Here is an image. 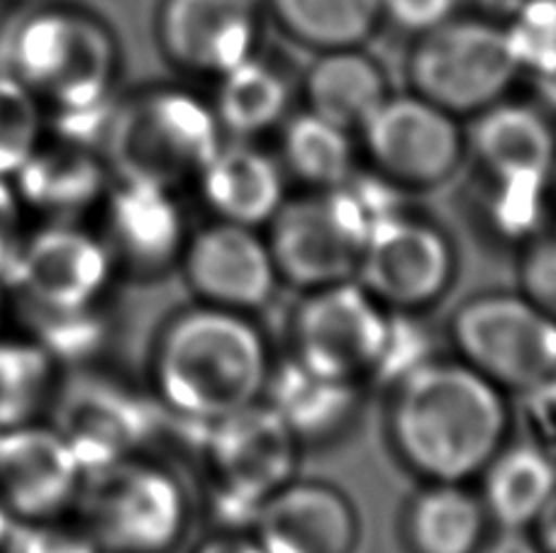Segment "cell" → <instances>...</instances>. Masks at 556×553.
Segmentation results:
<instances>
[{
	"label": "cell",
	"mask_w": 556,
	"mask_h": 553,
	"mask_svg": "<svg viewBox=\"0 0 556 553\" xmlns=\"http://www.w3.org/2000/svg\"><path fill=\"white\" fill-rule=\"evenodd\" d=\"M52 388V359L35 344L0 342V429L29 424Z\"/></svg>",
	"instance_id": "obj_31"
},
{
	"label": "cell",
	"mask_w": 556,
	"mask_h": 553,
	"mask_svg": "<svg viewBox=\"0 0 556 553\" xmlns=\"http://www.w3.org/2000/svg\"><path fill=\"white\" fill-rule=\"evenodd\" d=\"M0 318H3V293H0Z\"/></svg>",
	"instance_id": "obj_43"
},
{
	"label": "cell",
	"mask_w": 556,
	"mask_h": 553,
	"mask_svg": "<svg viewBox=\"0 0 556 553\" xmlns=\"http://www.w3.org/2000/svg\"><path fill=\"white\" fill-rule=\"evenodd\" d=\"M20 246H23V236H20L17 193L5 179H0V273L8 275L13 269Z\"/></svg>",
	"instance_id": "obj_37"
},
{
	"label": "cell",
	"mask_w": 556,
	"mask_h": 553,
	"mask_svg": "<svg viewBox=\"0 0 556 553\" xmlns=\"http://www.w3.org/2000/svg\"><path fill=\"white\" fill-rule=\"evenodd\" d=\"M530 535L540 544L542 553H556V490L547 505L542 507L538 519L532 522Z\"/></svg>",
	"instance_id": "obj_40"
},
{
	"label": "cell",
	"mask_w": 556,
	"mask_h": 553,
	"mask_svg": "<svg viewBox=\"0 0 556 553\" xmlns=\"http://www.w3.org/2000/svg\"><path fill=\"white\" fill-rule=\"evenodd\" d=\"M395 320L399 314L356 281L323 285L295 293L278 351L303 369L379 395L389 383Z\"/></svg>",
	"instance_id": "obj_8"
},
{
	"label": "cell",
	"mask_w": 556,
	"mask_h": 553,
	"mask_svg": "<svg viewBox=\"0 0 556 553\" xmlns=\"http://www.w3.org/2000/svg\"><path fill=\"white\" fill-rule=\"evenodd\" d=\"M462 210L479 240L515 252L554 217L552 185L505 183L462 171Z\"/></svg>",
	"instance_id": "obj_28"
},
{
	"label": "cell",
	"mask_w": 556,
	"mask_h": 553,
	"mask_svg": "<svg viewBox=\"0 0 556 553\" xmlns=\"http://www.w3.org/2000/svg\"><path fill=\"white\" fill-rule=\"evenodd\" d=\"M211 105L227 140L260 142L295 111L298 83L262 52L213 83Z\"/></svg>",
	"instance_id": "obj_26"
},
{
	"label": "cell",
	"mask_w": 556,
	"mask_h": 553,
	"mask_svg": "<svg viewBox=\"0 0 556 553\" xmlns=\"http://www.w3.org/2000/svg\"><path fill=\"white\" fill-rule=\"evenodd\" d=\"M491 529L473 483H417L395 522L403 553H476Z\"/></svg>",
	"instance_id": "obj_23"
},
{
	"label": "cell",
	"mask_w": 556,
	"mask_h": 553,
	"mask_svg": "<svg viewBox=\"0 0 556 553\" xmlns=\"http://www.w3.org/2000/svg\"><path fill=\"white\" fill-rule=\"evenodd\" d=\"M266 15L291 42L317 52L366 47L381 33V0H264Z\"/></svg>",
	"instance_id": "obj_29"
},
{
	"label": "cell",
	"mask_w": 556,
	"mask_h": 553,
	"mask_svg": "<svg viewBox=\"0 0 556 553\" xmlns=\"http://www.w3.org/2000/svg\"><path fill=\"white\" fill-rule=\"evenodd\" d=\"M362 169L405 197L456 183L466 166V123L413 91H393L356 132Z\"/></svg>",
	"instance_id": "obj_11"
},
{
	"label": "cell",
	"mask_w": 556,
	"mask_h": 553,
	"mask_svg": "<svg viewBox=\"0 0 556 553\" xmlns=\"http://www.w3.org/2000/svg\"><path fill=\"white\" fill-rule=\"evenodd\" d=\"M195 502L211 529H252L256 512L301 473L305 451L266 400L195 427Z\"/></svg>",
	"instance_id": "obj_5"
},
{
	"label": "cell",
	"mask_w": 556,
	"mask_h": 553,
	"mask_svg": "<svg viewBox=\"0 0 556 553\" xmlns=\"http://www.w3.org/2000/svg\"><path fill=\"white\" fill-rule=\"evenodd\" d=\"M213 220L264 230L291 195L276 152L260 142L225 140L193 183Z\"/></svg>",
	"instance_id": "obj_22"
},
{
	"label": "cell",
	"mask_w": 556,
	"mask_h": 553,
	"mask_svg": "<svg viewBox=\"0 0 556 553\" xmlns=\"http://www.w3.org/2000/svg\"><path fill=\"white\" fill-rule=\"evenodd\" d=\"M408 201L364 169L325 191H291L264 227L283 288L295 293L354 281L374 227Z\"/></svg>",
	"instance_id": "obj_3"
},
{
	"label": "cell",
	"mask_w": 556,
	"mask_h": 553,
	"mask_svg": "<svg viewBox=\"0 0 556 553\" xmlns=\"http://www.w3.org/2000/svg\"><path fill=\"white\" fill-rule=\"evenodd\" d=\"M503 25L520 81L556 91V0H520Z\"/></svg>",
	"instance_id": "obj_32"
},
{
	"label": "cell",
	"mask_w": 556,
	"mask_h": 553,
	"mask_svg": "<svg viewBox=\"0 0 556 553\" xmlns=\"http://www.w3.org/2000/svg\"><path fill=\"white\" fill-rule=\"evenodd\" d=\"M383 25L417 37L459 15V0H381Z\"/></svg>",
	"instance_id": "obj_36"
},
{
	"label": "cell",
	"mask_w": 556,
	"mask_h": 553,
	"mask_svg": "<svg viewBox=\"0 0 556 553\" xmlns=\"http://www.w3.org/2000/svg\"><path fill=\"white\" fill-rule=\"evenodd\" d=\"M518 427L515 400L440 349L381 390V432L415 483H473Z\"/></svg>",
	"instance_id": "obj_1"
},
{
	"label": "cell",
	"mask_w": 556,
	"mask_h": 553,
	"mask_svg": "<svg viewBox=\"0 0 556 553\" xmlns=\"http://www.w3.org/2000/svg\"><path fill=\"white\" fill-rule=\"evenodd\" d=\"M178 273L195 303L262 314L283 291L264 230L207 220L193 227Z\"/></svg>",
	"instance_id": "obj_14"
},
{
	"label": "cell",
	"mask_w": 556,
	"mask_h": 553,
	"mask_svg": "<svg viewBox=\"0 0 556 553\" xmlns=\"http://www.w3.org/2000/svg\"><path fill=\"white\" fill-rule=\"evenodd\" d=\"M473 488L495 529H530L556 490V461L515 432L485 463Z\"/></svg>",
	"instance_id": "obj_25"
},
{
	"label": "cell",
	"mask_w": 556,
	"mask_h": 553,
	"mask_svg": "<svg viewBox=\"0 0 556 553\" xmlns=\"http://www.w3.org/2000/svg\"><path fill=\"white\" fill-rule=\"evenodd\" d=\"M39 105L13 74L0 72V179L15 176L39 146Z\"/></svg>",
	"instance_id": "obj_33"
},
{
	"label": "cell",
	"mask_w": 556,
	"mask_h": 553,
	"mask_svg": "<svg viewBox=\"0 0 556 553\" xmlns=\"http://www.w3.org/2000/svg\"><path fill=\"white\" fill-rule=\"evenodd\" d=\"M191 553H266L252 529H211Z\"/></svg>",
	"instance_id": "obj_38"
},
{
	"label": "cell",
	"mask_w": 556,
	"mask_h": 553,
	"mask_svg": "<svg viewBox=\"0 0 556 553\" xmlns=\"http://www.w3.org/2000/svg\"><path fill=\"white\" fill-rule=\"evenodd\" d=\"M8 68L39 103L88 115L113 93L121 44L91 10L52 3L20 17L8 39Z\"/></svg>",
	"instance_id": "obj_6"
},
{
	"label": "cell",
	"mask_w": 556,
	"mask_h": 553,
	"mask_svg": "<svg viewBox=\"0 0 556 553\" xmlns=\"http://www.w3.org/2000/svg\"><path fill=\"white\" fill-rule=\"evenodd\" d=\"M115 269L108 246L72 227H49L23 242L8 271L37 312L74 318L91 308Z\"/></svg>",
	"instance_id": "obj_15"
},
{
	"label": "cell",
	"mask_w": 556,
	"mask_h": 553,
	"mask_svg": "<svg viewBox=\"0 0 556 553\" xmlns=\"http://www.w3.org/2000/svg\"><path fill=\"white\" fill-rule=\"evenodd\" d=\"M515 291L556 320V215L513 252Z\"/></svg>",
	"instance_id": "obj_34"
},
{
	"label": "cell",
	"mask_w": 556,
	"mask_h": 553,
	"mask_svg": "<svg viewBox=\"0 0 556 553\" xmlns=\"http://www.w3.org/2000/svg\"><path fill=\"white\" fill-rule=\"evenodd\" d=\"M276 137V159L293 191L337 188L362 171L356 134L305 107L293 111Z\"/></svg>",
	"instance_id": "obj_27"
},
{
	"label": "cell",
	"mask_w": 556,
	"mask_h": 553,
	"mask_svg": "<svg viewBox=\"0 0 556 553\" xmlns=\"http://www.w3.org/2000/svg\"><path fill=\"white\" fill-rule=\"evenodd\" d=\"M276 359L260 314L193 300L156 330L149 385L168 417L198 427L262 402Z\"/></svg>",
	"instance_id": "obj_2"
},
{
	"label": "cell",
	"mask_w": 556,
	"mask_h": 553,
	"mask_svg": "<svg viewBox=\"0 0 556 553\" xmlns=\"http://www.w3.org/2000/svg\"><path fill=\"white\" fill-rule=\"evenodd\" d=\"M515 402H518L515 412H518V424L525 427V437L540 443L556 461V373L540 388Z\"/></svg>",
	"instance_id": "obj_35"
},
{
	"label": "cell",
	"mask_w": 556,
	"mask_h": 553,
	"mask_svg": "<svg viewBox=\"0 0 556 553\" xmlns=\"http://www.w3.org/2000/svg\"><path fill=\"white\" fill-rule=\"evenodd\" d=\"M556 120L540 103L503 98L466 123L464 171L505 183L552 185Z\"/></svg>",
	"instance_id": "obj_18"
},
{
	"label": "cell",
	"mask_w": 556,
	"mask_h": 553,
	"mask_svg": "<svg viewBox=\"0 0 556 553\" xmlns=\"http://www.w3.org/2000/svg\"><path fill=\"white\" fill-rule=\"evenodd\" d=\"M391 93L389 72L366 47L317 52L298 78L301 107L354 134Z\"/></svg>",
	"instance_id": "obj_24"
},
{
	"label": "cell",
	"mask_w": 556,
	"mask_h": 553,
	"mask_svg": "<svg viewBox=\"0 0 556 553\" xmlns=\"http://www.w3.org/2000/svg\"><path fill=\"white\" fill-rule=\"evenodd\" d=\"M252 531L266 553H356L364 525L342 486L298 473L260 507Z\"/></svg>",
	"instance_id": "obj_17"
},
{
	"label": "cell",
	"mask_w": 556,
	"mask_h": 553,
	"mask_svg": "<svg viewBox=\"0 0 556 553\" xmlns=\"http://www.w3.org/2000/svg\"><path fill=\"white\" fill-rule=\"evenodd\" d=\"M111 173L103 156L81 146H37L20 166L17 197L52 215H68L93 205Z\"/></svg>",
	"instance_id": "obj_30"
},
{
	"label": "cell",
	"mask_w": 556,
	"mask_h": 553,
	"mask_svg": "<svg viewBox=\"0 0 556 553\" xmlns=\"http://www.w3.org/2000/svg\"><path fill=\"white\" fill-rule=\"evenodd\" d=\"M459 271L454 234L405 201L374 227L354 281L386 310L427 318L450 298Z\"/></svg>",
	"instance_id": "obj_12"
},
{
	"label": "cell",
	"mask_w": 556,
	"mask_h": 553,
	"mask_svg": "<svg viewBox=\"0 0 556 553\" xmlns=\"http://www.w3.org/2000/svg\"><path fill=\"white\" fill-rule=\"evenodd\" d=\"M446 351L520 400L556 373V320L520 291H479L444 324Z\"/></svg>",
	"instance_id": "obj_9"
},
{
	"label": "cell",
	"mask_w": 556,
	"mask_h": 553,
	"mask_svg": "<svg viewBox=\"0 0 556 553\" xmlns=\"http://www.w3.org/2000/svg\"><path fill=\"white\" fill-rule=\"evenodd\" d=\"M84 468L56 429L20 424L0 429V505L25 522H42L78 496Z\"/></svg>",
	"instance_id": "obj_19"
},
{
	"label": "cell",
	"mask_w": 556,
	"mask_h": 553,
	"mask_svg": "<svg viewBox=\"0 0 556 553\" xmlns=\"http://www.w3.org/2000/svg\"><path fill=\"white\" fill-rule=\"evenodd\" d=\"M552 205H554V215H556V166H554V173H552Z\"/></svg>",
	"instance_id": "obj_42"
},
{
	"label": "cell",
	"mask_w": 556,
	"mask_h": 553,
	"mask_svg": "<svg viewBox=\"0 0 556 553\" xmlns=\"http://www.w3.org/2000/svg\"><path fill=\"white\" fill-rule=\"evenodd\" d=\"M266 23L264 0H156L154 39L176 74L215 83L262 52Z\"/></svg>",
	"instance_id": "obj_13"
},
{
	"label": "cell",
	"mask_w": 556,
	"mask_h": 553,
	"mask_svg": "<svg viewBox=\"0 0 556 553\" xmlns=\"http://www.w3.org/2000/svg\"><path fill=\"white\" fill-rule=\"evenodd\" d=\"M476 553H542L530 529H491Z\"/></svg>",
	"instance_id": "obj_39"
},
{
	"label": "cell",
	"mask_w": 556,
	"mask_h": 553,
	"mask_svg": "<svg viewBox=\"0 0 556 553\" xmlns=\"http://www.w3.org/2000/svg\"><path fill=\"white\" fill-rule=\"evenodd\" d=\"M193 227L181 191L117 181L105 205V240L113 263L132 279L154 281L178 271Z\"/></svg>",
	"instance_id": "obj_16"
},
{
	"label": "cell",
	"mask_w": 556,
	"mask_h": 553,
	"mask_svg": "<svg viewBox=\"0 0 556 553\" xmlns=\"http://www.w3.org/2000/svg\"><path fill=\"white\" fill-rule=\"evenodd\" d=\"M403 74L408 91L464 123L520 83L505 25L464 13L413 37Z\"/></svg>",
	"instance_id": "obj_10"
},
{
	"label": "cell",
	"mask_w": 556,
	"mask_h": 553,
	"mask_svg": "<svg viewBox=\"0 0 556 553\" xmlns=\"http://www.w3.org/2000/svg\"><path fill=\"white\" fill-rule=\"evenodd\" d=\"M78 492L88 541L101 553H172L198 512L191 483L139 453L84 473Z\"/></svg>",
	"instance_id": "obj_7"
},
{
	"label": "cell",
	"mask_w": 556,
	"mask_h": 553,
	"mask_svg": "<svg viewBox=\"0 0 556 553\" xmlns=\"http://www.w3.org/2000/svg\"><path fill=\"white\" fill-rule=\"evenodd\" d=\"M10 522H13V515H10V512L3 505H0V546L5 544L8 537H10V529H13Z\"/></svg>",
	"instance_id": "obj_41"
},
{
	"label": "cell",
	"mask_w": 556,
	"mask_h": 553,
	"mask_svg": "<svg viewBox=\"0 0 556 553\" xmlns=\"http://www.w3.org/2000/svg\"><path fill=\"white\" fill-rule=\"evenodd\" d=\"M371 398L374 393L364 385L303 369L281 351L264 395L305 453L340 447L350 439Z\"/></svg>",
	"instance_id": "obj_20"
},
{
	"label": "cell",
	"mask_w": 556,
	"mask_h": 553,
	"mask_svg": "<svg viewBox=\"0 0 556 553\" xmlns=\"http://www.w3.org/2000/svg\"><path fill=\"white\" fill-rule=\"evenodd\" d=\"M149 424V410L132 393L115 383L84 378L62 393L54 429L88 473L135 456L152 429Z\"/></svg>",
	"instance_id": "obj_21"
},
{
	"label": "cell",
	"mask_w": 556,
	"mask_h": 553,
	"mask_svg": "<svg viewBox=\"0 0 556 553\" xmlns=\"http://www.w3.org/2000/svg\"><path fill=\"white\" fill-rule=\"evenodd\" d=\"M227 140L211 98L191 86L137 88L113 107L103 134V162L117 181L184 191Z\"/></svg>",
	"instance_id": "obj_4"
}]
</instances>
